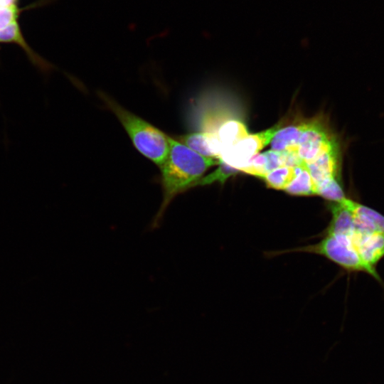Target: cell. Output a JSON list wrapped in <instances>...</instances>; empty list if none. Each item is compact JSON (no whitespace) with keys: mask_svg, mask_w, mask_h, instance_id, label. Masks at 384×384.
<instances>
[{"mask_svg":"<svg viewBox=\"0 0 384 384\" xmlns=\"http://www.w3.org/2000/svg\"><path fill=\"white\" fill-rule=\"evenodd\" d=\"M169 142L168 156L159 167L163 200L154 218V225L159 223L176 196L196 186L210 167L220 164L219 159L203 156L174 137L169 136Z\"/></svg>","mask_w":384,"mask_h":384,"instance_id":"cell-1","label":"cell"},{"mask_svg":"<svg viewBox=\"0 0 384 384\" xmlns=\"http://www.w3.org/2000/svg\"><path fill=\"white\" fill-rule=\"evenodd\" d=\"M99 96L119 119L134 147L160 167L169 154V136L127 110L105 93L99 92Z\"/></svg>","mask_w":384,"mask_h":384,"instance_id":"cell-2","label":"cell"},{"mask_svg":"<svg viewBox=\"0 0 384 384\" xmlns=\"http://www.w3.org/2000/svg\"><path fill=\"white\" fill-rule=\"evenodd\" d=\"M304 250L322 255L348 271L368 274L383 284L377 269L369 267L363 261L349 234L326 233L320 242Z\"/></svg>","mask_w":384,"mask_h":384,"instance_id":"cell-3","label":"cell"},{"mask_svg":"<svg viewBox=\"0 0 384 384\" xmlns=\"http://www.w3.org/2000/svg\"><path fill=\"white\" fill-rule=\"evenodd\" d=\"M282 127L277 123L272 127L255 134H249L238 143L225 149L219 160L239 171L256 154L270 144L276 132Z\"/></svg>","mask_w":384,"mask_h":384,"instance_id":"cell-4","label":"cell"},{"mask_svg":"<svg viewBox=\"0 0 384 384\" xmlns=\"http://www.w3.org/2000/svg\"><path fill=\"white\" fill-rule=\"evenodd\" d=\"M338 142L334 134L319 120L306 122L297 146V155L305 164L315 159Z\"/></svg>","mask_w":384,"mask_h":384,"instance_id":"cell-5","label":"cell"},{"mask_svg":"<svg viewBox=\"0 0 384 384\" xmlns=\"http://www.w3.org/2000/svg\"><path fill=\"white\" fill-rule=\"evenodd\" d=\"M349 235L363 261L376 269L378 262L384 257V235L357 227Z\"/></svg>","mask_w":384,"mask_h":384,"instance_id":"cell-6","label":"cell"},{"mask_svg":"<svg viewBox=\"0 0 384 384\" xmlns=\"http://www.w3.org/2000/svg\"><path fill=\"white\" fill-rule=\"evenodd\" d=\"M341 150L337 142L315 159L306 164L315 185L329 178L340 180Z\"/></svg>","mask_w":384,"mask_h":384,"instance_id":"cell-7","label":"cell"},{"mask_svg":"<svg viewBox=\"0 0 384 384\" xmlns=\"http://www.w3.org/2000/svg\"><path fill=\"white\" fill-rule=\"evenodd\" d=\"M0 43H13L19 46L29 61L43 73L50 72L54 66L37 53L26 41L18 21L0 30Z\"/></svg>","mask_w":384,"mask_h":384,"instance_id":"cell-8","label":"cell"},{"mask_svg":"<svg viewBox=\"0 0 384 384\" xmlns=\"http://www.w3.org/2000/svg\"><path fill=\"white\" fill-rule=\"evenodd\" d=\"M174 138L205 157L219 159L223 152V148L216 136L208 132L198 131Z\"/></svg>","mask_w":384,"mask_h":384,"instance_id":"cell-9","label":"cell"},{"mask_svg":"<svg viewBox=\"0 0 384 384\" xmlns=\"http://www.w3.org/2000/svg\"><path fill=\"white\" fill-rule=\"evenodd\" d=\"M343 201L351 210L356 227L384 235V215L382 213L347 197Z\"/></svg>","mask_w":384,"mask_h":384,"instance_id":"cell-10","label":"cell"},{"mask_svg":"<svg viewBox=\"0 0 384 384\" xmlns=\"http://www.w3.org/2000/svg\"><path fill=\"white\" fill-rule=\"evenodd\" d=\"M306 122L281 127L276 132L270 142L271 149L277 151H294L297 153L298 143L306 127Z\"/></svg>","mask_w":384,"mask_h":384,"instance_id":"cell-11","label":"cell"},{"mask_svg":"<svg viewBox=\"0 0 384 384\" xmlns=\"http://www.w3.org/2000/svg\"><path fill=\"white\" fill-rule=\"evenodd\" d=\"M329 209L332 214L327 233L350 234L355 229L353 215L342 201L331 202Z\"/></svg>","mask_w":384,"mask_h":384,"instance_id":"cell-12","label":"cell"},{"mask_svg":"<svg viewBox=\"0 0 384 384\" xmlns=\"http://www.w3.org/2000/svg\"><path fill=\"white\" fill-rule=\"evenodd\" d=\"M215 135L224 151L248 136L249 132L245 124L238 117H234L225 121L218 127Z\"/></svg>","mask_w":384,"mask_h":384,"instance_id":"cell-13","label":"cell"},{"mask_svg":"<svg viewBox=\"0 0 384 384\" xmlns=\"http://www.w3.org/2000/svg\"><path fill=\"white\" fill-rule=\"evenodd\" d=\"M294 178L284 191L292 195L311 196L316 195V185L304 162L294 166Z\"/></svg>","mask_w":384,"mask_h":384,"instance_id":"cell-14","label":"cell"},{"mask_svg":"<svg viewBox=\"0 0 384 384\" xmlns=\"http://www.w3.org/2000/svg\"><path fill=\"white\" fill-rule=\"evenodd\" d=\"M294 167L283 166L270 171L263 176L262 179L270 188L284 190L294 178Z\"/></svg>","mask_w":384,"mask_h":384,"instance_id":"cell-15","label":"cell"},{"mask_svg":"<svg viewBox=\"0 0 384 384\" xmlns=\"http://www.w3.org/2000/svg\"><path fill=\"white\" fill-rule=\"evenodd\" d=\"M316 195L330 201L339 202L346 198L340 180L329 178L316 185Z\"/></svg>","mask_w":384,"mask_h":384,"instance_id":"cell-16","label":"cell"},{"mask_svg":"<svg viewBox=\"0 0 384 384\" xmlns=\"http://www.w3.org/2000/svg\"><path fill=\"white\" fill-rule=\"evenodd\" d=\"M239 172L236 169L220 161L218 168L210 174L203 176L196 183V186H206L215 182H219L223 184L228 178Z\"/></svg>","mask_w":384,"mask_h":384,"instance_id":"cell-17","label":"cell"},{"mask_svg":"<svg viewBox=\"0 0 384 384\" xmlns=\"http://www.w3.org/2000/svg\"><path fill=\"white\" fill-rule=\"evenodd\" d=\"M18 0H0V8L17 6Z\"/></svg>","mask_w":384,"mask_h":384,"instance_id":"cell-18","label":"cell"}]
</instances>
